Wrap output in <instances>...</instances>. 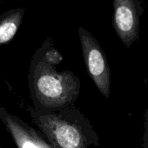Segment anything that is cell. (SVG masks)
<instances>
[{
  "label": "cell",
  "instance_id": "obj_1",
  "mask_svg": "<svg viewBox=\"0 0 148 148\" xmlns=\"http://www.w3.org/2000/svg\"><path fill=\"white\" fill-rule=\"evenodd\" d=\"M62 60V55L49 40L32 57L28 85L33 109L38 112H53L71 106L80 94L79 78L71 71L57 68Z\"/></svg>",
  "mask_w": 148,
  "mask_h": 148
},
{
  "label": "cell",
  "instance_id": "obj_2",
  "mask_svg": "<svg viewBox=\"0 0 148 148\" xmlns=\"http://www.w3.org/2000/svg\"><path fill=\"white\" fill-rule=\"evenodd\" d=\"M30 116L53 148H89L99 146V138L88 119L71 106L53 112L30 109Z\"/></svg>",
  "mask_w": 148,
  "mask_h": 148
},
{
  "label": "cell",
  "instance_id": "obj_3",
  "mask_svg": "<svg viewBox=\"0 0 148 148\" xmlns=\"http://www.w3.org/2000/svg\"><path fill=\"white\" fill-rule=\"evenodd\" d=\"M78 34L89 77L100 93L105 98L109 99L111 93V69L106 53L97 39L86 29L79 26Z\"/></svg>",
  "mask_w": 148,
  "mask_h": 148
},
{
  "label": "cell",
  "instance_id": "obj_4",
  "mask_svg": "<svg viewBox=\"0 0 148 148\" xmlns=\"http://www.w3.org/2000/svg\"><path fill=\"white\" fill-rule=\"evenodd\" d=\"M141 13L138 0H113V27L127 48L138 38Z\"/></svg>",
  "mask_w": 148,
  "mask_h": 148
},
{
  "label": "cell",
  "instance_id": "obj_5",
  "mask_svg": "<svg viewBox=\"0 0 148 148\" xmlns=\"http://www.w3.org/2000/svg\"><path fill=\"white\" fill-rule=\"evenodd\" d=\"M0 120L17 148H53L40 132L1 106Z\"/></svg>",
  "mask_w": 148,
  "mask_h": 148
},
{
  "label": "cell",
  "instance_id": "obj_6",
  "mask_svg": "<svg viewBox=\"0 0 148 148\" xmlns=\"http://www.w3.org/2000/svg\"><path fill=\"white\" fill-rule=\"evenodd\" d=\"M25 13V9L18 7L0 14V47L9 43L15 37L22 24Z\"/></svg>",
  "mask_w": 148,
  "mask_h": 148
},
{
  "label": "cell",
  "instance_id": "obj_7",
  "mask_svg": "<svg viewBox=\"0 0 148 148\" xmlns=\"http://www.w3.org/2000/svg\"><path fill=\"white\" fill-rule=\"evenodd\" d=\"M142 148H148V107L144 114V132L142 137Z\"/></svg>",
  "mask_w": 148,
  "mask_h": 148
}]
</instances>
